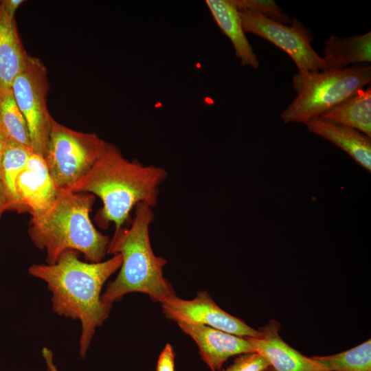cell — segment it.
I'll use <instances>...</instances> for the list:
<instances>
[{"label":"cell","mask_w":371,"mask_h":371,"mask_svg":"<svg viewBox=\"0 0 371 371\" xmlns=\"http://www.w3.org/2000/svg\"><path fill=\"white\" fill-rule=\"evenodd\" d=\"M370 81L371 67L364 64L336 71H298L292 80L296 95L280 117L285 123L305 124L353 96Z\"/></svg>","instance_id":"obj_5"},{"label":"cell","mask_w":371,"mask_h":371,"mask_svg":"<svg viewBox=\"0 0 371 371\" xmlns=\"http://www.w3.org/2000/svg\"><path fill=\"white\" fill-rule=\"evenodd\" d=\"M308 130L332 142L359 166L371 172V137L351 127L316 117L305 124Z\"/></svg>","instance_id":"obj_13"},{"label":"cell","mask_w":371,"mask_h":371,"mask_svg":"<svg viewBox=\"0 0 371 371\" xmlns=\"http://www.w3.org/2000/svg\"><path fill=\"white\" fill-rule=\"evenodd\" d=\"M94 201L89 193L59 190L52 206L31 218L29 235L38 248L46 251V264H54L67 250L82 253L91 262L102 261L110 240L91 221Z\"/></svg>","instance_id":"obj_4"},{"label":"cell","mask_w":371,"mask_h":371,"mask_svg":"<svg viewBox=\"0 0 371 371\" xmlns=\"http://www.w3.org/2000/svg\"><path fill=\"white\" fill-rule=\"evenodd\" d=\"M205 3L219 28L232 42L241 65L257 69L259 60L245 35L238 10L231 0H206Z\"/></svg>","instance_id":"obj_15"},{"label":"cell","mask_w":371,"mask_h":371,"mask_svg":"<svg viewBox=\"0 0 371 371\" xmlns=\"http://www.w3.org/2000/svg\"><path fill=\"white\" fill-rule=\"evenodd\" d=\"M28 56L14 16L7 13L0 1V92L11 90L14 79L25 68Z\"/></svg>","instance_id":"obj_14"},{"label":"cell","mask_w":371,"mask_h":371,"mask_svg":"<svg viewBox=\"0 0 371 371\" xmlns=\"http://www.w3.org/2000/svg\"><path fill=\"white\" fill-rule=\"evenodd\" d=\"M168 175L164 168L128 160L116 146L107 142L93 166L69 191L100 197L103 205L99 221L102 227L113 223L115 232L128 221L137 204L145 203L153 208L157 205L159 187Z\"/></svg>","instance_id":"obj_2"},{"label":"cell","mask_w":371,"mask_h":371,"mask_svg":"<svg viewBox=\"0 0 371 371\" xmlns=\"http://www.w3.org/2000/svg\"><path fill=\"white\" fill-rule=\"evenodd\" d=\"M161 306L165 316L175 322L201 324L240 337L262 336L258 330L221 308L205 291H199L192 300L175 296Z\"/></svg>","instance_id":"obj_9"},{"label":"cell","mask_w":371,"mask_h":371,"mask_svg":"<svg viewBox=\"0 0 371 371\" xmlns=\"http://www.w3.org/2000/svg\"><path fill=\"white\" fill-rule=\"evenodd\" d=\"M319 117L353 128L371 137L370 86L359 91Z\"/></svg>","instance_id":"obj_17"},{"label":"cell","mask_w":371,"mask_h":371,"mask_svg":"<svg viewBox=\"0 0 371 371\" xmlns=\"http://www.w3.org/2000/svg\"><path fill=\"white\" fill-rule=\"evenodd\" d=\"M19 209L32 217L41 215L53 204L59 190L55 185L44 157L32 153L15 183Z\"/></svg>","instance_id":"obj_10"},{"label":"cell","mask_w":371,"mask_h":371,"mask_svg":"<svg viewBox=\"0 0 371 371\" xmlns=\"http://www.w3.org/2000/svg\"><path fill=\"white\" fill-rule=\"evenodd\" d=\"M322 59L326 70L336 71L371 61V32L346 38L329 36L324 42Z\"/></svg>","instance_id":"obj_16"},{"label":"cell","mask_w":371,"mask_h":371,"mask_svg":"<svg viewBox=\"0 0 371 371\" xmlns=\"http://www.w3.org/2000/svg\"><path fill=\"white\" fill-rule=\"evenodd\" d=\"M176 322L198 345L201 359L212 371L220 370L230 357L256 352L245 337L201 324Z\"/></svg>","instance_id":"obj_11"},{"label":"cell","mask_w":371,"mask_h":371,"mask_svg":"<svg viewBox=\"0 0 371 371\" xmlns=\"http://www.w3.org/2000/svg\"><path fill=\"white\" fill-rule=\"evenodd\" d=\"M43 356L45 359L47 370V371H58L56 366L53 362V355L51 350L47 348L43 349Z\"/></svg>","instance_id":"obj_25"},{"label":"cell","mask_w":371,"mask_h":371,"mask_svg":"<svg viewBox=\"0 0 371 371\" xmlns=\"http://www.w3.org/2000/svg\"><path fill=\"white\" fill-rule=\"evenodd\" d=\"M156 371H175V353L170 344H167L160 353Z\"/></svg>","instance_id":"obj_23"},{"label":"cell","mask_w":371,"mask_h":371,"mask_svg":"<svg viewBox=\"0 0 371 371\" xmlns=\"http://www.w3.org/2000/svg\"><path fill=\"white\" fill-rule=\"evenodd\" d=\"M11 89L26 121L32 150L44 157L54 119L47 105L49 82L43 61L29 55L25 68L14 79Z\"/></svg>","instance_id":"obj_7"},{"label":"cell","mask_w":371,"mask_h":371,"mask_svg":"<svg viewBox=\"0 0 371 371\" xmlns=\"http://www.w3.org/2000/svg\"><path fill=\"white\" fill-rule=\"evenodd\" d=\"M223 371H273L268 361L258 352L238 355Z\"/></svg>","instance_id":"obj_22"},{"label":"cell","mask_w":371,"mask_h":371,"mask_svg":"<svg viewBox=\"0 0 371 371\" xmlns=\"http://www.w3.org/2000/svg\"><path fill=\"white\" fill-rule=\"evenodd\" d=\"M0 133L6 142L32 150L26 121L12 89L0 92Z\"/></svg>","instance_id":"obj_18"},{"label":"cell","mask_w":371,"mask_h":371,"mask_svg":"<svg viewBox=\"0 0 371 371\" xmlns=\"http://www.w3.org/2000/svg\"><path fill=\"white\" fill-rule=\"evenodd\" d=\"M120 254L100 262L80 260L74 250L63 252L53 265L34 264L30 275L46 282L53 311L81 324L80 354L86 356L95 329L109 317L113 304L102 300L106 281L122 265Z\"/></svg>","instance_id":"obj_1"},{"label":"cell","mask_w":371,"mask_h":371,"mask_svg":"<svg viewBox=\"0 0 371 371\" xmlns=\"http://www.w3.org/2000/svg\"><path fill=\"white\" fill-rule=\"evenodd\" d=\"M280 324L271 319L259 328L260 337H245L273 371H329L287 344L280 337Z\"/></svg>","instance_id":"obj_12"},{"label":"cell","mask_w":371,"mask_h":371,"mask_svg":"<svg viewBox=\"0 0 371 371\" xmlns=\"http://www.w3.org/2000/svg\"><path fill=\"white\" fill-rule=\"evenodd\" d=\"M238 10H249L282 24H290L291 19L272 0H231Z\"/></svg>","instance_id":"obj_21"},{"label":"cell","mask_w":371,"mask_h":371,"mask_svg":"<svg viewBox=\"0 0 371 371\" xmlns=\"http://www.w3.org/2000/svg\"><path fill=\"white\" fill-rule=\"evenodd\" d=\"M24 2L23 0H2L3 8L8 14L14 16L17 8Z\"/></svg>","instance_id":"obj_24"},{"label":"cell","mask_w":371,"mask_h":371,"mask_svg":"<svg viewBox=\"0 0 371 371\" xmlns=\"http://www.w3.org/2000/svg\"><path fill=\"white\" fill-rule=\"evenodd\" d=\"M5 144H6V140L0 133V179H1V161H2V157H3V154L4 148L5 146Z\"/></svg>","instance_id":"obj_27"},{"label":"cell","mask_w":371,"mask_h":371,"mask_svg":"<svg viewBox=\"0 0 371 371\" xmlns=\"http://www.w3.org/2000/svg\"><path fill=\"white\" fill-rule=\"evenodd\" d=\"M245 32L254 34L274 44L293 60L298 71H325L322 57L313 49V35L294 17L290 25L269 19L249 10H238Z\"/></svg>","instance_id":"obj_8"},{"label":"cell","mask_w":371,"mask_h":371,"mask_svg":"<svg viewBox=\"0 0 371 371\" xmlns=\"http://www.w3.org/2000/svg\"><path fill=\"white\" fill-rule=\"evenodd\" d=\"M311 358L329 371H371V341L340 353Z\"/></svg>","instance_id":"obj_20"},{"label":"cell","mask_w":371,"mask_h":371,"mask_svg":"<svg viewBox=\"0 0 371 371\" xmlns=\"http://www.w3.org/2000/svg\"><path fill=\"white\" fill-rule=\"evenodd\" d=\"M106 144L95 133L76 131L54 120L43 157L57 188L69 190L91 170Z\"/></svg>","instance_id":"obj_6"},{"label":"cell","mask_w":371,"mask_h":371,"mask_svg":"<svg viewBox=\"0 0 371 371\" xmlns=\"http://www.w3.org/2000/svg\"><path fill=\"white\" fill-rule=\"evenodd\" d=\"M7 208H8V200L4 186L0 179V215Z\"/></svg>","instance_id":"obj_26"},{"label":"cell","mask_w":371,"mask_h":371,"mask_svg":"<svg viewBox=\"0 0 371 371\" xmlns=\"http://www.w3.org/2000/svg\"><path fill=\"white\" fill-rule=\"evenodd\" d=\"M32 153L30 148L6 142L1 161V180L7 194L8 207L19 209L15 183Z\"/></svg>","instance_id":"obj_19"},{"label":"cell","mask_w":371,"mask_h":371,"mask_svg":"<svg viewBox=\"0 0 371 371\" xmlns=\"http://www.w3.org/2000/svg\"><path fill=\"white\" fill-rule=\"evenodd\" d=\"M154 217L153 207L140 203L135 207L131 226L114 232L107 253L120 254L122 262L119 273L102 294L104 302L113 304L133 292L147 294L153 301L161 304L176 296L164 277L167 260L156 256L151 247L149 229Z\"/></svg>","instance_id":"obj_3"}]
</instances>
